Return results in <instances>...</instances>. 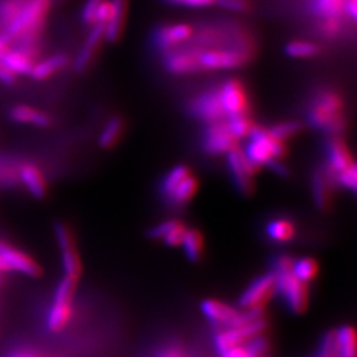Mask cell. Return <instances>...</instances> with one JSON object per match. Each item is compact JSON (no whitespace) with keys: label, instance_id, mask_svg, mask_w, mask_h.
Instances as JSON below:
<instances>
[{"label":"cell","instance_id":"obj_43","mask_svg":"<svg viewBox=\"0 0 357 357\" xmlns=\"http://www.w3.org/2000/svg\"><path fill=\"white\" fill-rule=\"evenodd\" d=\"M171 4L181 6V7H190V8H205L212 7L216 4L217 0H167Z\"/></svg>","mask_w":357,"mask_h":357},{"label":"cell","instance_id":"obj_44","mask_svg":"<svg viewBox=\"0 0 357 357\" xmlns=\"http://www.w3.org/2000/svg\"><path fill=\"white\" fill-rule=\"evenodd\" d=\"M221 357H258L246 347V345H237L234 348H230L227 352L221 354Z\"/></svg>","mask_w":357,"mask_h":357},{"label":"cell","instance_id":"obj_19","mask_svg":"<svg viewBox=\"0 0 357 357\" xmlns=\"http://www.w3.org/2000/svg\"><path fill=\"white\" fill-rule=\"evenodd\" d=\"M335 180L326 167H320L312 178V195L320 211H328L332 204V191Z\"/></svg>","mask_w":357,"mask_h":357},{"label":"cell","instance_id":"obj_8","mask_svg":"<svg viewBox=\"0 0 357 357\" xmlns=\"http://www.w3.org/2000/svg\"><path fill=\"white\" fill-rule=\"evenodd\" d=\"M227 162L229 167L230 176L234 187L245 196L252 195L255 191V174L259 167L253 165L243 153V149L236 146L233 150L227 153Z\"/></svg>","mask_w":357,"mask_h":357},{"label":"cell","instance_id":"obj_36","mask_svg":"<svg viewBox=\"0 0 357 357\" xmlns=\"http://www.w3.org/2000/svg\"><path fill=\"white\" fill-rule=\"evenodd\" d=\"M335 184L340 185L347 191L356 192L357 184V168L356 165H354L349 168H347L343 172L335 176Z\"/></svg>","mask_w":357,"mask_h":357},{"label":"cell","instance_id":"obj_33","mask_svg":"<svg viewBox=\"0 0 357 357\" xmlns=\"http://www.w3.org/2000/svg\"><path fill=\"white\" fill-rule=\"evenodd\" d=\"M230 132L237 138H248L250 131L255 128L253 121L249 118V114L231 115L228 116V119L225 121Z\"/></svg>","mask_w":357,"mask_h":357},{"label":"cell","instance_id":"obj_40","mask_svg":"<svg viewBox=\"0 0 357 357\" xmlns=\"http://www.w3.org/2000/svg\"><path fill=\"white\" fill-rule=\"evenodd\" d=\"M103 0H86L84 7H82V13H81V17L86 24H91L94 23V15L97 8L100 7V4L102 3Z\"/></svg>","mask_w":357,"mask_h":357},{"label":"cell","instance_id":"obj_5","mask_svg":"<svg viewBox=\"0 0 357 357\" xmlns=\"http://www.w3.org/2000/svg\"><path fill=\"white\" fill-rule=\"evenodd\" d=\"M275 293L280 294L293 314H303L308 307V287L307 283L299 281L293 271L275 274Z\"/></svg>","mask_w":357,"mask_h":357},{"label":"cell","instance_id":"obj_47","mask_svg":"<svg viewBox=\"0 0 357 357\" xmlns=\"http://www.w3.org/2000/svg\"><path fill=\"white\" fill-rule=\"evenodd\" d=\"M343 11L351 17V20L355 22L357 17V0H344Z\"/></svg>","mask_w":357,"mask_h":357},{"label":"cell","instance_id":"obj_3","mask_svg":"<svg viewBox=\"0 0 357 357\" xmlns=\"http://www.w3.org/2000/svg\"><path fill=\"white\" fill-rule=\"evenodd\" d=\"M249 142L243 149L246 158L257 167L268 166L274 159H281L286 156V146L281 141H277L268 128L255 126L249 134Z\"/></svg>","mask_w":357,"mask_h":357},{"label":"cell","instance_id":"obj_41","mask_svg":"<svg viewBox=\"0 0 357 357\" xmlns=\"http://www.w3.org/2000/svg\"><path fill=\"white\" fill-rule=\"evenodd\" d=\"M112 13V0H103L94 15V23L105 26Z\"/></svg>","mask_w":357,"mask_h":357},{"label":"cell","instance_id":"obj_34","mask_svg":"<svg viewBox=\"0 0 357 357\" xmlns=\"http://www.w3.org/2000/svg\"><path fill=\"white\" fill-rule=\"evenodd\" d=\"M303 128V125L299 121H284L280 122L274 126L268 128L271 137H274L277 141L284 143L287 139L293 138L296 134H299Z\"/></svg>","mask_w":357,"mask_h":357},{"label":"cell","instance_id":"obj_14","mask_svg":"<svg viewBox=\"0 0 357 357\" xmlns=\"http://www.w3.org/2000/svg\"><path fill=\"white\" fill-rule=\"evenodd\" d=\"M199 52L200 50L197 48L172 50L167 52L165 57L167 72L175 76H187L202 72L199 65Z\"/></svg>","mask_w":357,"mask_h":357},{"label":"cell","instance_id":"obj_30","mask_svg":"<svg viewBox=\"0 0 357 357\" xmlns=\"http://www.w3.org/2000/svg\"><path fill=\"white\" fill-rule=\"evenodd\" d=\"M319 52V47L308 40H293L284 47V53L293 59H312Z\"/></svg>","mask_w":357,"mask_h":357},{"label":"cell","instance_id":"obj_39","mask_svg":"<svg viewBox=\"0 0 357 357\" xmlns=\"http://www.w3.org/2000/svg\"><path fill=\"white\" fill-rule=\"evenodd\" d=\"M294 259L291 255H280L273 259V273L280 274L286 271H293Z\"/></svg>","mask_w":357,"mask_h":357},{"label":"cell","instance_id":"obj_15","mask_svg":"<svg viewBox=\"0 0 357 357\" xmlns=\"http://www.w3.org/2000/svg\"><path fill=\"white\" fill-rule=\"evenodd\" d=\"M193 33V28L187 23L162 26L156 29L153 35V43L160 51L169 52L176 50L178 45L191 40Z\"/></svg>","mask_w":357,"mask_h":357},{"label":"cell","instance_id":"obj_48","mask_svg":"<svg viewBox=\"0 0 357 357\" xmlns=\"http://www.w3.org/2000/svg\"><path fill=\"white\" fill-rule=\"evenodd\" d=\"M155 357H185L178 347H167L160 349Z\"/></svg>","mask_w":357,"mask_h":357},{"label":"cell","instance_id":"obj_24","mask_svg":"<svg viewBox=\"0 0 357 357\" xmlns=\"http://www.w3.org/2000/svg\"><path fill=\"white\" fill-rule=\"evenodd\" d=\"M10 118L16 123L33 125L36 128H47L51 125V116L26 105H16L10 110Z\"/></svg>","mask_w":357,"mask_h":357},{"label":"cell","instance_id":"obj_9","mask_svg":"<svg viewBox=\"0 0 357 357\" xmlns=\"http://www.w3.org/2000/svg\"><path fill=\"white\" fill-rule=\"evenodd\" d=\"M249 61V54L240 50H200L199 65L202 70H230Z\"/></svg>","mask_w":357,"mask_h":357},{"label":"cell","instance_id":"obj_52","mask_svg":"<svg viewBox=\"0 0 357 357\" xmlns=\"http://www.w3.org/2000/svg\"><path fill=\"white\" fill-rule=\"evenodd\" d=\"M0 275H1V274H0ZM0 282H1V278H0Z\"/></svg>","mask_w":357,"mask_h":357},{"label":"cell","instance_id":"obj_42","mask_svg":"<svg viewBox=\"0 0 357 357\" xmlns=\"http://www.w3.org/2000/svg\"><path fill=\"white\" fill-rule=\"evenodd\" d=\"M216 4L234 13H245L249 8V0H217Z\"/></svg>","mask_w":357,"mask_h":357},{"label":"cell","instance_id":"obj_23","mask_svg":"<svg viewBox=\"0 0 357 357\" xmlns=\"http://www.w3.org/2000/svg\"><path fill=\"white\" fill-rule=\"evenodd\" d=\"M69 64V57L64 53L53 54L44 60H40L32 66L31 75L36 81H45L54 76L56 73L61 72Z\"/></svg>","mask_w":357,"mask_h":357},{"label":"cell","instance_id":"obj_50","mask_svg":"<svg viewBox=\"0 0 357 357\" xmlns=\"http://www.w3.org/2000/svg\"><path fill=\"white\" fill-rule=\"evenodd\" d=\"M10 357H38L32 354H26V352H13L10 355Z\"/></svg>","mask_w":357,"mask_h":357},{"label":"cell","instance_id":"obj_35","mask_svg":"<svg viewBox=\"0 0 357 357\" xmlns=\"http://www.w3.org/2000/svg\"><path fill=\"white\" fill-rule=\"evenodd\" d=\"M344 0H315L317 13L324 19L339 17L343 11Z\"/></svg>","mask_w":357,"mask_h":357},{"label":"cell","instance_id":"obj_38","mask_svg":"<svg viewBox=\"0 0 357 357\" xmlns=\"http://www.w3.org/2000/svg\"><path fill=\"white\" fill-rule=\"evenodd\" d=\"M315 357H337L336 343H335V333L330 332L327 336L321 340L318 354Z\"/></svg>","mask_w":357,"mask_h":357},{"label":"cell","instance_id":"obj_4","mask_svg":"<svg viewBox=\"0 0 357 357\" xmlns=\"http://www.w3.org/2000/svg\"><path fill=\"white\" fill-rule=\"evenodd\" d=\"M77 283L68 277H64L56 287L51 311L48 315V328L52 332L64 330L72 317V302L76 293Z\"/></svg>","mask_w":357,"mask_h":357},{"label":"cell","instance_id":"obj_25","mask_svg":"<svg viewBox=\"0 0 357 357\" xmlns=\"http://www.w3.org/2000/svg\"><path fill=\"white\" fill-rule=\"evenodd\" d=\"M197 190H199V180L195 175H192L191 172L187 178H183L178 183V187L169 195L167 200L175 206H184L195 197Z\"/></svg>","mask_w":357,"mask_h":357},{"label":"cell","instance_id":"obj_7","mask_svg":"<svg viewBox=\"0 0 357 357\" xmlns=\"http://www.w3.org/2000/svg\"><path fill=\"white\" fill-rule=\"evenodd\" d=\"M266 327H268V323L265 317H262L259 319L243 323L241 326L221 328L215 336V347L217 352L221 355L230 348L245 344L250 339L259 336L262 332L265 331Z\"/></svg>","mask_w":357,"mask_h":357},{"label":"cell","instance_id":"obj_28","mask_svg":"<svg viewBox=\"0 0 357 357\" xmlns=\"http://www.w3.org/2000/svg\"><path fill=\"white\" fill-rule=\"evenodd\" d=\"M335 333L337 357H356V333L351 326H343Z\"/></svg>","mask_w":357,"mask_h":357},{"label":"cell","instance_id":"obj_18","mask_svg":"<svg viewBox=\"0 0 357 357\" xmlns=\"http://www.w3.org/2000/svg\"><path fill=\"white\" fill-rule=\"evenodd\" d=\"M33 47H22L16 50H7L0 56V63L10 69L15 76H29L35 61Z\"/></svg>","mask_w":357,"mask_h":357},{"label":"cell","instance_id":"obj_2","mask_svg":"<svg viewBox=\"0 0 357 357\" xmlns=\"http://www.w3.org/2000/svg\"><path fill=\"white\" fill-rule=\"evenodd\" d=\"M308 123L314 128L321 130L332 137L337 135L344 128L343 101L331 90H324L314 98L310 105Z\"/></svg>","mask_w":357,"mask_h":357},{"label":"cell","instance_id":"obj_22","mask_svg":"<svg viewBox=\"0 0 357 357\" xmlns=\"http://www.w3.org/2000/svg\"><path fill=\"white\" fill-rule=\"evenodd\" d=\"M20 181L26 187V191L29 192L35 199H44L48 193V187L44 175L38 167L33 165H24L19 171Z\"/></svg>","mask_w":357,"mask_h":357},{"label":"cell","instance_id":"obj_29","mask_svg":"<svg viewBox=\"0 0 357 357\" xmlns=\"http://www.w3.org/2000/svg\"><path fill=\"white\" fill-rule=\"evenodd\" d=\"M123 128H125V123H123L122 118L113 116L112 119H109L98 137L100 147L105 150L114 147L123 134Z\"/></svg>","mask_w":357,"mask_h":357},{"label":"cell","instance_id":"obj_37","mask_svg":"<svg viewBox=\"0 0 357 357\" xmlns=\"http://www.w3.org/2000/svg\"><path fill=\"white\" fill-rule=\"evenodd\" d=\"M185 230L187 227L178 221V224L169 230L165 236V238L162 240L165 245L169 246V248H176V246H181L183 243V238H184V234H185Z\"/></svg>","mask_w":357,"mask_h":357},{"label":"cell","instance_id":"obj_20","mask_svg":"<svg viewBox=\"0 0 357 357\" xmlns=\"http://www.w3.org/2000/svg\"><path fill=\"white\" fill-rule=\"evenodd\" d=\"M103 40H105V26L93 24L88 38L85 40L82 48L78 52L75 60V69L77 72H84L89 66L94 54L102 44Z\"/></svg>","mask_w":357,"mask_h":357},{"label":"cell","instance_id":"obj_17","mask_svg":"<svg viewBox=\"0 0 357 357\" xmlns=\"http://www.w3.org/2000/svg\"><path fill=\"white\" fill-rule=\"evenodd\" d=\"M326 155H327V165L326 168L330 171L332 178L339 175L340 172L345 171L347 168L354 166V158L349 153L347 144L343 139H340L337 135L332 137L326 144Z\"/></svg>","mask_w":357,"mask_h":357},{"label":"cell","instance_id":"obj_13","mask_svg":"<svg viewBox=\"0 0 357 357\" xmlns=\"http://www.w3.org/2000/svg\"><path fill=\"white\" fill-rule=\"evenodd\" d=\"M0 258L8 266L10 271H19L29 278H40L43 275V268L31 255L3 241H0Z\"/></svg>","mask_w":357,"mask_h":357},{"label":"cell","instance_id":"obj_32","mask_svg":"<svg viewBox=\"0 0 357 357\" xmlns=\"http://www.w3.org/2000/svg\"><path fill=\"white\" fill-rule=\"evenodd\" d=\"M318 271H319V265L314 258L306 257V258H299V259L294 261V275L299 281L305 282V283L314 281L318 275Z\"/></svg>","mask_w":357,"mask_h":357},{"label":"cell","instance_id":"obj_46","mask_svg":"<svg viewBox=\"0 0 357 357\" xmlns=\"http://www.w3.org/2000/svg\"><path fill=\"white\" fill-rule=\"evenodd\" d=\"M15 81H16V76L10 69H7L4 65L0 63V82H3L6 85H11Z\"/></svg>","mask_w":357,"mask_h":357},{"label":"cell","instance_id":"obj_1","mask_svg":"<svg viewBox=\"0 0 357 357\" xmlns=\"http://www.w3.org/2000/svg\"><path fill=\"white\" fill-rule=\"evenodd\" d=\"M51 10V0H23L13 20L7 24L6 36L20 40L22 47L33 45Z\"/></svg>","mask_w":357,"mask_h":357},{"label":"cell","instance_id":"obj_45","mask_svg":"<svg viewBox=\"0 0 357 357\" xmlns=\"http://www.w3.org/2000/svg\"><path fill=\"white\" fill-rule=\"evenodd\" d=\"M268 168H270L275 175H278L280 178H289L290 176V169L289 167L283 163L281 159H274L268 163Z\"/></svg>","mask_w":357,"mask_h":357},{"label":"cell","instance_id":"obj_51","mask_svg":"<svg viewBox=\"0 0 357 357\" xmlns=\"http://www.w3.org/2000/svg\"><path fill=\"white\" fill-rule=\"evenodd\" d=\"M7 271H10V268L4 264V261L0 258V274L1 273H7Z\"/></svg>","mask_w":357,"mask_h":357},{"label":"cell","instance_id":"obj_49","mask_svg":"<svg viewBox=\"0 0 357 357\" xmlns=\"http://www.w3.org/2000/svg\"><path fill=\"white\" fill-rule=\"evenodd\" d=\"M10 43H11V40L6 35H0V56L10 48Z\"/></svg>","mask_w":357,"mask_h":357},{"label":"cell","instance_id":"obj_16","mask_svg":"<svg viewBox=\"0 0 357 357\" xmlns=\"http://www.w3.org/2000/svg\"><path fill=\"white\" fill-rule=\"evenodd\" d=\"M191 113L200 121L213 123L225 119V113L218 97V89H212L200 94L191 105Z\"/></svg>","mask_w":357,"mask_h":357},{"label":"cell","instance_id":"obj_21","mask_svg":"<svg viewBox=\"0 0 357 357\" xmlns=\"http://www.w3.org/2000/svg\"><path fill=\"white\" fill-rule=\"evenodd\" d=\"M128 0H112V13L105 24V40L116 43L123 35L128 15Z\"/></svg>","mask_w":357,"mask_h":357},{"label":"cell","instance_id":"obj_31","mask_svg":"<svg viewBox=\"0 0 357 357\" xmlns=\"http://www.w3.org/2000/svg\"><path fill=\"white\" fill-rule=\"evenodd\" d=\"M190 174H191V169L183 165H178V166L174 167L172 169H169L160 183V192H162L163 197L167 200L169 197V195L178 187V183L183 178H187Z\"/></svg>","mask_w":357,"mask_h":357},{"label":"cell","instance_id":"obj_10","mask_svg":"<svg viewBox=\"0 0 357 357\" xmlns=\"http://www.w3.org/2000/svg\"><path fill=\"white\" fill-rule=\"evenodd\" d=\"M275 294V274L268 271L257 277L241 294L238 305L245 310L262 308Z\"/></svg>","mask_w":357,"mask_h":357},{"label":"cell","instance_id":"obj_27","mask_svg":"<svg viewBox=\"0 0 357 357\" xmlns=\"http://www.w3.org/2000/svg\"><path fill=\"white\" fill-rule=\"evenodd\" d=\"M181 246L184 249V255L191 262H199L204 255V237L202 231L195 228H187Z\"/></svg>","mask_w":357,"mask_h":357},{"label":"cell","instance_id":"obj_11","mask_svg":"<svg viewBox=\"0 0 357 357\" xmlns=\"http://www.w3.org/2000/svg\"><path fill=\"white\" fill-rule=\"evenodd\" d=\"M238 139L230 132L225 121L208 123L203 135V149L209 155H224L237 146Z\"/></svg>","mask_w":357,"mask_h":357},{"label":"cell","instance_id":"obj_12","mask_svg":"<svg viewBox=\"0 0 357 357\" xmlns=\"http://www.w3.org/2000/svg\"><path fill=\"white\" fill-rule=\"evenodd\" d=\"M218 97L222 106L225 116L231 115L248 114L249 113V100L243 84L236 79H227L221 88H218Z\"/></svg>","mask_w":357,"mask_h":357},{"label":"cell","instance_id":"obj_6","mask_svg":"<svg viewBox=\"0 0 357 357\" xmlns=\"http://www.w3.org/2000/svg\"><path fill=\"white\" fill-rule=\"evenodd\" d=\"M54 237L61 255V265L64 270V277L78 282L82 274V262L77 249L75 238L70 229L64 222L54 224Z\"/></svg>","mask_w":357,"mask_h":357},{"label":"cell","instance_id":"obj_26","mask_svg":"<svg viewBox=\"0 0 357 357\" xmlns=\"http://www.w3.org/2000/svg\"><path fill=\"white\" fill-rule=\"evenodd\" d=\"M295 225L293 221L287 218H274L266 225V234L268 238L274 243H290L295 237Z\"/></svg>","mask_w":357,"mask_h":357}]
</instances>
